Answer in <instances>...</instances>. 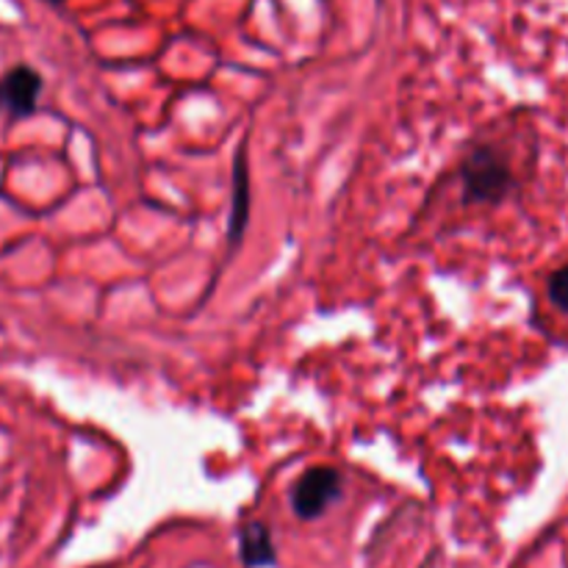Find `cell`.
Returning <instances> with one entry per match:
<instances>
[{
    "label": "cell",
    "instance_id": "cell-6",
    "mask_svg": "<svg viewBox=\"0 0 568 568\" xmlns=\"http://www.w3.org/2000/svg\"><path fill=\"white\" fill-rule=\"evenodd\" d=\"M549 300H552L555 308H560L564 314H568V264L564 266V270L555 272L552 277H549Z\"/></svg>",
    "mask_w": 568,
    "mask_h": 568
},
{
    "label": "cell",
    "instance_id": "cell-1",
    "mask_svg": "<svg viewBox=\"0 0 568 568\" xmlns=\"http://www.w3.org/2000/svg\"><path fill=\"white\" fill-rule=\"evenodd\" d=\"M460 189L464 203L469 205H497L514 189V172L508 159L497 148H475L460 161Z\"/></svg>",
    "mask_w": 568,
    "mask_h": 568
},
{
    "label": "cell",
    "instance_id": "cell-7",
    "mask_svg": "<svg viewBox=\"0 0 568 568\" xmlns=\"http://www.w3.org/2000/svg\"><path fill=\"white\" fill-rule=\"evenodd\" d=\"M44 3H50V6H55V9H59V6L64 3V0H44Z\"/></svg>",
    "mask_w": 568,
    "mask_h": 568
},
{
    "label": "cell",
    "instance_id": "cell-3",
    "mask_svg": "<svg viewBox=\"0 0 568 568\" xmlns=\"http://www.w3.org/2000/svg\"><path fill=\"white\" fill-rule=\"evenodd\" d=\"M39 94H42V75L33 67L17 64L0 78V111L11 120H28L37 114Z\"/></svg>",
    "mask_w": 568,
    "mask_h": 568
},
{
    "label": "cell",
    "instance_id": "cell-5",
    "mask_svg": "<svg viewBox=\"0 0 568 568\" xmlns=\"http://www.w3.org/2000/svg\"><path fill=\"white\" fill-rule=\"evenodd\" d=\"M250 172H247V155L239 150L233 159V209H231V225H227V239L231 247H236L244 236V227L250 220Z\"/></svg>",
    "mask_w": 568,
    "mask_h": 568
},
{
    "label": "cell",
    "instance_id": "cell-4",
    "mask_svg": "<svg viewBox=\"0 0 568 568\" xmlns=\"http://www.w3.org/2000/svg\"><path fill=\"white\" fill-rule=\"evenodd\" d=\"M239 558L244 568H275L277 547L272 530L258 519H250L239 527Z\"/></svg>",
    "mask_w": 568,
    "mask_h": 568
},
{
    "label": "cell",
    "instance_id": "cell-2",
    "mask_svg": "<svg viewBox=\"0 0 568 568\" xmlns=\"http://www.w3.org/2000/svg\"><path fill=\"white\" fill-rule=\"evenodd\" d=\"M342 471L333 469V466H311V469H305L303 475L297 477V483L292 486L288 503H292V510L297 514V519L316 521L342 499Z\"/></svg>",
    "mask_w": 568,
    "mask_h": 568
}]
</instances>
